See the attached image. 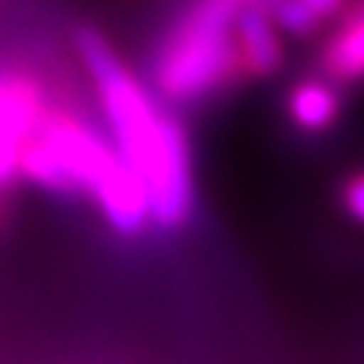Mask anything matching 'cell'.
<instances>
[{"label": "cell", "mask_w": 364, "mask_h": 364, "mask_svg": "<svg viewBox=\"0 0 364 364\" xmlns=\"http://www.w3.org/2000/svg\"><path fill=\"white\" fill-rule=\"evenodd\" d=\"M340 207L352 222L364 225V167L349 173L340 186Z\"/></svg>", "instance_id": "cell-8"}, {"label": "cell", "mask_w": 364, "mask_h": 364, "mask_svg": "<svg viewBox=\"0 0 364 364\" xmlns=\"http://www.w3.org/2000/svg\"><path fill=\"white\" fill-rule=\"evenodd\" d=\"M234 49L246 82L273 79L286 67V43L282 31L273 25L264 9L240 6L234 16Z\"/></svg>", "instance_id": "cell-5"}, {"label": "cell", "mask_w": 364, "mask_h": 364, "mask_svg": "<svg viewBox=\"0 0 364 364\" xmlns=\"http://www.w3.org/2000/svg\"><path fill=\"white\" fill-rule=\"evenodd\" d=\"M21 179L49 195L88 200L119 237L152 228L146 191L107 131L55 95L21 158Z\"/></svg>", "instance_id": "cell-2"}, {"label": "cell", "mask_w": 364, "mask_h": 364, "mask_svg": "<svg viewBox=\"0 0 364 364\" xmlns=\"http://www.w3.org/2000/svg\"><path fill=\"white\" fill-rule=\"evenodd\" d=\"M237 0H188L152 43L146 85L170 109H191L246 85L234 49Z\"/></svg>", "instance_id": "cell-3"}, {"label": "cell", "mask_w": 364, "mask_h": 364, "mask_svg": "<svg viewBox=\"0 0 364 364\" xmlns=\"http://www.w3.org/2000/svg\"><path fill=\"white\" fill-rule=\"evenodd\" d=\"M340 16H352V18H364V0H349V6Z\"/></svg>", "instance_id": "cell-10"}, {"label": "cell", "mask_w": 364, "mask_h": 364, "mask_svg": "<svg viewBox=\"0 0 364 364\" xmlns=\"http://www.w3.org/2000/svg\"><path fill=\"white\" fill-rule=\"evenodd\" d=\"M286 116L301 134H325L343 116V88L334 85L325 76H306L298 79L289 88L286 97Z\"/></svg>", "instance_id": "cell-6"}, {"label": "cell", "mask_w": 364, "mask_h": 364, "mask_svg": "<svg viewBox=\"0 0 364 364\" xmlns=\"http://www.w3.org/2000/svg\"><path fill=\"white\" fill-rule=\"evenodd\" d=\"M316 67L340 88L364 85V18L337 16L334 31L318 46Z\"/></svg>", "instance_id": "cell-7"}, {"label": "cell", "mask_w": 364, "mask_h": 364, "mask_svg": "<svg viewBox=\"0 0 364 364\" xmlns=\"http://www.w3.org/2000/svg\"><path fill=\"white\" fill-rule=\"evenodd\" d=\"M301 4L325 25V21H331V18H337L340 13H343V9L349 6V0H301Z\"/></svg>", "instance_id": "cell-9"}, {"label": "cell", "mask_w": 364, "mask_h": 364, "mask_svg": "<svg viewBox=\"0 0 364 364\" xmlns=\"http://www.w3.org/2000/svg\"><path fill=\"white\" fill-rule=\"evenodd\" d=\"M73 49L95 88L104 131L134 170L149 200L152 228L179 231L195 213V155L176 109L152 95L146 79L91 25L73 31Z\"/></svg>", "instance_id": "cell-1"}, {"label": "cell", "mask_w": 364, "mask_h": 364, "mask_svg": "<svg viewBox=\"0 0 364 364\" xmlns=\"http://www.w3.org/2000/svg\"><path fill=\"white\" fill-rule=\"evenodd\" d=\"M52 91L25 67H0V195L21 179V158Z\"/></svg>", "instance_id": "cell-4"}]
</instances>
